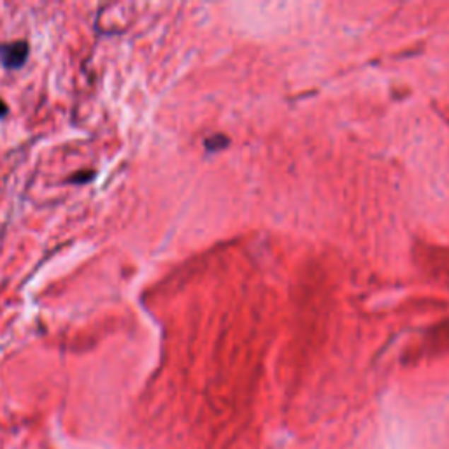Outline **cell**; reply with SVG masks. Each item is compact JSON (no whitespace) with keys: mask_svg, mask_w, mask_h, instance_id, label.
Wrapping results in <instances>:
<instances>
[{"mask_svg":"<svg viewBox=\"0 0 449 449\" xmlns=\"http://www.w3.org/2000/svg\"><path fill=\"white\" fill-rule=\"evenodd\" d=\"M6 115H7V105H6V102L0 100V118H4Z\"/></svg>","mask_w":449,"mask_h":449,"instance_id":"3957f363","label":"cell"},{"mask_svg":"<svg viewBox=\"0 0 449 449\" xmlns=\"http://www.w3.org/2000/svg\"><path fill=\"white\" fill-rule=\"evenodd\" d=\"M95 176H97L95 170H79V173H76L74 176H71L69 182H72V185H86V182L93 181Z\"/></svg>","mask_w":449,"mask_h":449,"instance_id":"7a4b0ae2","label":"cell"},{"mask_svg":"<svg viewBox=\"0 0 449 449\" xmlns=\"http://www.w3.org/2000/svg\"><path fill=\"white\" fill-rule=\"evenodd\" d=\"M30 46L27 41L9 42V45L0 46V64L6 69H20L27 62Z\"/></svg>","mask_w":449,"mask_h":449,"instance_id":"6da1fadb","label":"cell"}]
</instances>
